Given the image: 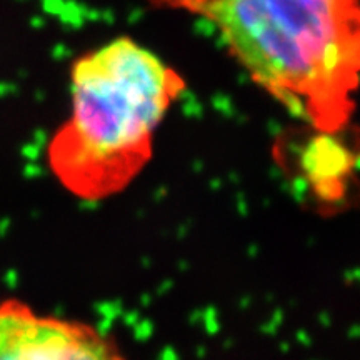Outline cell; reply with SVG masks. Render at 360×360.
I'll return each mask as SVG.
<instances>
[{
    "label": "cell",
    "instance_id": "3",
    "mask_svg": "<svg viewBox=\"0 0 360 360\" xmlns=\"http://www.w3.org/2000/svg\"><path fill=\"white\" fill-rule=\"evenodd\" d=\"M0 360H125L110 337L85 322L37 314L0 300Z\"/></svg>",
    "mask_w": 360,
    "mask_h": 360
},
{
    "label": "cell",
    "instance_id": "1",
    "mask_svg": "<svg viewBox=\"0 0 360 360\" xmlns=\"http://www.w3.org/2000/svg\"><path fill=\"white\" fill-rule=\"evenodd\" d=\"M219 32L249 77L319 132L347 120L360 82L358 0H152Z\"/></svg>",
    "mask_w": 360,
    "mask_h": 360
},
{
    "label": "cell",
    "instance_id": "4",
    "mask_svg": "<svg viewBox=\"0 0 360 360\" xmlns=\"http://www.w3.org/2000/svg\"><path fill=\"white\" fill-rule=\"evenodd\" d=\"M334 132H319L302 150V170L312 185L314 192L327 202L340 200L345 194L343 178L355 168L352 152L332 135Z\"/></svg>",
    "mask_w": 360,
    "mask_h": 360
},
{
    "label": "cell",
    "instance_id": "2",
    "mask_svg": "<svg viewBox=\"0 0 360 360\" xmlns=\"http://www.w3.org/2000/svg\"><path fill=\"white\" fill-rule=\"evenodd\" d=\"M184 89L175 69L129 37L80 55L70 67L72 110L47 149L52 173L82 200L118 194L149 163Z\"/></svg>",
    "mask_w": 360,
    "mask_h": 360
}]
</instances>
